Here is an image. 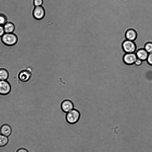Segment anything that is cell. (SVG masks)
Returning a JSON list of instances; mask_svg holds the SVG:
<instances>
[{"mask_svg": "<svg viewBox=\"0 0 152 152\" xmlns=\"http://www.w3.org/2000/svg\"><path fill=\"white\" fill-rule=\"evenodd\" d=\"M11 132V127L8 124H3L0 127V132L3 135L8 137L10 135Z\"/></svg>", "mask_w": 152, "mask_h": 152, "instance_id": "obj_12", "label": "cell"}, {"mask_svg": "<svg viewBox=\"0 0 152 152\" xmlns=\"http://www.w3.org/2000/svg\"><path fill=\"white\" fill-rule=\"evenodd\" d=\"M8 141L7 137L0 134V147L5 146L7 144Z\"/></svg>", "mask_w": 152, "mask_h": 152, "instance_id": "obj_14", "label": "cell"}, {"mask_svg": "<svg viewBox=\"0 0 152 152\" xmlns=\"http://www.w3.org/2000/svg\"><path fill=\"white\" fill-rule=\"evenodd\" d=\"M5 33L3 26L0 25V37H1Z\"/></svg>", "mask_w": 152, "mask_h": 152, "instance_id": "obj_20", "label": "cell"}, {"mask_svg": "<svg viewBox=\"0 0 152 152\" xmlns=\"http://www.w3.org/2000/svg\"><path fill=\"white\" fill-rule=\"evenodd\" d=\"M9 72L4 68L0 69V80H6L8 78Z\"/></svg>", "mask_w": 152, "mask_h": 152, "instance_id": "obj_13", "label": "cell"}, {"mask_svg": "<svg viewBox=\"0 0 152 152\" xmlns=\"http://www.w3.org/2000/svg\"><path fill=\"white\" fill-rule=\"evenodd\" d=\"M7 21V18L6 15L0 13V25L3 26Z\"/></svg>", "mask_w": 152, "mask_h": 152, "instance_id": "obj_16", "label": "cell"}, {"mask_svg": "<svg viewBox=\"0 0 152 152\" xmlns=\"http://www.w3.org/2000/svg\"><path fill=\"white\" fill-rule=\"evenodd\" d=\"M16 152H28V151L25 148H20L18 149Z\"/></svg>", "mask_w": 152, "mask_h": 152, "instance_id": "obj_21", "label": "cell"}, {"mask_svg": "<svg viewBox=\"0 0 152 152\" xmlns=\"http://www.w3.org/2000/svg\"><path fill=\"white\" fill-rule=\"evenodd\" d=\"M143 63V61H142L140 59L137 58L136 60L135 61L134 64L135 66H141L142 64Z\"/></svg>", "mask_w": 152, "mask_h": 152, "instance_id": "obj_19", "label": "cell"}, {"mask_svg": "<svg viewBox=\"0 0 152 152\" xmlns=\"http://www.w3.org/2000/svg\"><path fill=\"white\" fill-rule=\"evenodd\" d=\"M32 14L35 19L40 20L44 17L45 11L43 7L41 6L35 7L33 10Z\"/></svg>", "mask_w": 152, "mask_h": 152, "instance_id": "obj_6", "label": "cell"}, {"mask_svg": "<svg viewBox=\"0 0 152 152\" xmlns=\"http://www.w3.org/2000/svg\"><path fill=\"white\" fill-rule=\"evenodd\" d=\"M122 46L126 53H133L136 52V46L133 41L126 39L123 43Z\"/></svg>", "mask_w": 152, "mask_h": 152, "instance_id": "obj_3", "label": "cell"}, {"mask_svg": "<svg viewBox=\"0 0 152 152\" xmlns=\"http://www.w3.org/2000/svg\"><path fill=\"white\" fill-rule=\"evenodd\" d=\"M80 116L79 111L77 110L73 109L66 113V120L68 123L75 124L79 121Z\"/></svg>", "mask_w": 152, "mask_h": 152, "instance_id": "obj_2", "label": "cell"}, {"mask_svg": "<svg viewBox=\"0 0 152 152\" xmlns=\"http://www.w3.org/2000/svg\"><path fill=\"white\" fill-rule=\"evenodd\" d=\"M1 40L4 45L8 46H12L17 43L18 37L13 33H5L1 37Z\"/></svg>", "mask_w": 152, "mask_h": 152, "instance_id": "obj_1", "label": "cell"}, {"mask_svg": "<svg viewBox=\"0 0 152 152\" xmlns=\"http://www.w3.org/2000/svg\"><path fill=\"white\" fill-rule=\"evenodd\" d=\"M11 89V85L6 80H0V94L6 95L10 92Z\"/></svg>", "mask_w": 152, "mask_h": 152, "instance_id": "obj_4", "label": "cell"}, {"mask_svg": "<svg viewBox=\"0 0 152 152\" xmlns=\"http://www.w3.org/2000/svg\"><path fill=\"white\" fill-rule=\"evenodd\" d=\"M3 26L5 33H13L15 29V24L10 21H7Z\"/></svg>", "mask_w": 152, "mask_h": 152, "instance_id": "obj_11", "label": "cell"}, {"mask_svg": "<svg viewBox=\"0 0 152 152\" xmlns=\"http://www.w3.org/2000/svg\"><path fill=\"white\" fill-rule=\"evenodd\" d=\"M138 58L142 61H146L149 53L144 48L140 49L135 53Z\"/></svg>", "mask_w": 152, "mask_h": 152, "instance_id": "obj_9", "label": "cell"}, {"mask_svg": "<svg viewBox=\"0 0 152 152\" xmlns=\"http://www.w3.org/2000/svg\"><path fill=\"white\" fill-rule=\"evenodd\" d=\"M61 107L63 112L67 113L74 109V105L71 101L69 99H65L61 102Z\"/></svg>", "mask_w": 152, "mask_h": 152, "instance_id": "obj_7", "label": "cell"}, {"mask_svg": "<svg viewBox=\"0 0 152 152\" xmlns=\"http://www.w3.org/2000/svg\"><path fill=\"white\" fill-rule=\"evenodd\" d=\"M31 76V72L28 70H23L20 71L18 75L19 79L23 82L28 81Z\"/></svg>", "mask_w": 152, "mask_h": 152, "instance_id": "obj_8", "label": "cell"}, {"mask_svg": "<svg viewBox=\"0 0 152 152\" xmlns=\"http://www.w3.org/2000/svg\"><path fill=\"white\" fill-rule=\"evenodd\" d=\"M146 61L149 65L152 66V53H149Z\"/></svg>", "mask_w": 152, "mask_h": 152, "instance_id": "obj_18", "label": "cell"}, {"mask_svg": "<svg viewBox=\"0 0 152 152\" xmlns=\"http://www.w3.org/2000/svg\"><path fill=\"white\" fill-rule=\"evenodd\" d=\"M144 48L148 53H152V42H148L146 43Z\"/></svg>", "mask_w": 152, "mask_h": 152, "instance_id": "obj_15", "label": "cell"}, {"mask_svg": "<svg viewBox=\"0 0 152 152\" xmlns=\"http://www.w3.org/2000/svg\"><path fill=\"white\" fill-rule=\"evenodd\" d=\"M43 2V0H33V4L35 7L41 6Z\"/></svg>", "mask_w": 152, "mask_h": 152, "instance_id": "obj_17", "label": "cell"}, {"mask_svg": "<svg viewBox=\"0 0 152 152\" xmlns=\"http://www.w3.org/2000/svg\"><path fill=\"white\" fill-rule=\"evenodd\" d=\"M137 58L135 53H126L123 56V60L126 64L132 65L134 64Z\"/></svg>", "mask_w": 152, "mask_h": 152, "instance_id": "obj_5", "label": "cell"}, {"mask_svg": "<svg viewBox=\"0 0 152 152\" xmlns=\"http://www.w3.org/2000/svg\"><path fill=\"white\" fill-rule=\"evenodd\" d=\"M125 37L126 39L134 41L137 37V34L134 29H129L126 31Z\"/></svg>", "mask_w": 152, "mask_h": 152, "instance_id": "obj_10", "label": "cell"}]
</instances>
